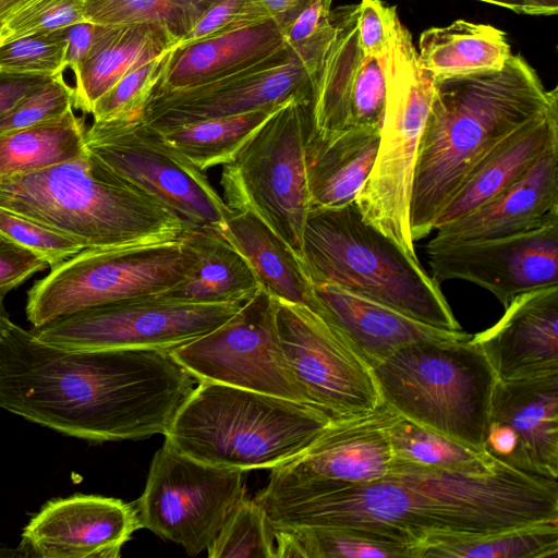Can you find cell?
I'll use <instances>...</instances> for the list:
<instances>
[{"label": "cell", "mask_w": 558, "mask_h": 558, "mask_svg": "<svg viewBox=\"0 0 558 558\" xmlns=\"http://www.w3.org/2000/svg\"><path fill=\"white\" fill-rule=\"evenodd\" d=\"M196 381L167 350L48 344L0 304V408L33 423L93 442L165 435Z\"/></svg>", "instance_id": "6da1fadb"}, {"label": "cell", "mask_w": 558, "mask_h": 558, "mask_svg": "<svg viewBox=\"0 0 558 558\" xmlns=\"http://www.w3.org/2000/svg\"><path fill=\"white\" fill-rule=\"evenodd\" d=\"M288 525L348 529L409 550L432 536L480 535L558 521V483L499 461L489 474L395 461L377 481L310 488L286 502Z\"/></svg>", "instance_id": "7a4b0ae2"}, {"label": "cell", "mask_w": 558, "mask_h": 558, "mask_svg": "<svg viewBox=\"0 0 558 558\" xmlns=\"http://www.w3.org/2000/svg\"><path fill=\"white\" fill-rule=\"evenodd\" d=\"M558 99L511 54L500 70L435 80L410 204L413 241L427 236L466 175L504 137Z\"/></svg>", "instance_id": "3957f363"}, {"label": "cell", "mask_w": 558, "mask_h": 558, "mask_svg": "<svg viewBox=\"0 0 558 558\" xmlns=\"http://www.w3.org/2000/svg\"><path fill=\"white\" fill-rule=\"evenodd\" d=\"M0 207L66 235L84 248L180 239L181 221L89 150L38 171L0 177Z\"/></svg>", "instance_id": "277c9868"}, {"label": "cell", "mask_w": 558, "mask_h": 558, "mask_svg": "<svg viewBox=\"0 0 558 558\" xmlns=\"http://www.w3.org/2000/svg\"><path fill=\"white\" fill-rule=\"evenodd\" d=\"M331 421L305 403L198 381L163 436L166 444L196 461L246 472L294 459Z\"/></svg>", "instance_id": "5b68a950"}, {"label": "cell", "mask_w": 558, "mask_h": 558, "mask_svg": "<svg viewBox=\"0 0 558 558\" xmlns=\"http://www.w3.org/2000/svg\"><path fill=\"white\" fill-rule=\"evenodd\" d=\"M301 259L313 284H335L422 323L461 330L439 283L418 258L368 223L355 202L310 208Z\"/></svg>", "instance_id": "8992f818"}, {"label": "cell", "mask_w": 558, "mask_h": 558, "mask_svg": "<svg viewBox=\"0 0 558 558\" xmlns=\"http://www.w3.org/2000/svg\"><path fill=\"white\" fill-rule=\"evenodd\" d=\"M372 371L383 402L396 413L484 450L497 377L471 338L409 343Z\"/></svg>", "instance_id": "52a82bcc"}, {"label": "cell", "mask_w": 558, "mask_h": 558, "mask_svg": "<svg viewBox=\"0 0 558 558\" xmlns=\"http://www.w3.org/2000/svg\"><path fill=\"white\" fill-rule=\"evenodd\" d=\"M386 83L377 156L355 203L368 223L417 258L411 233L410 204L417 149L435 78L422 66L412 36L399 17L391 28Z\"/></svg>", "instance_id": "ba28073f"}, {"label": "cell", "mask_w": 558, "mask_h": 558, "mask_svg": "<svg viewBox=\"0 0 558 558\" xmlns=\"http://www.w3.org/2000/svg\"><path fill=\"white\" fill-rule=\"evenodd\" d=\"M312 129L311 98L286 101L223 166L220 179L226 205L257 216L300 258L310 210L305 154Z\"/></svg>", "instance_id": "9c48e42d"}, {"label": "cell", "mask_w": 558, "mask_h": 558, "mask_svg": "<svg viewBox=\"0 0 558 558\" xmlns=\"http://www.w3.org/2000/svg\"><path fill=\"white\" fill-rule=\"evenodd\" d=\"M181 240L84 248L51 268L27 292L33 328L108 303L169 290L182 280Z\"/></svg>", "instance_id": "30bf717a"}, {"label": "cell", "mask_w": 558, "mask_h": 558, "mask_svg": "<svg viewBox=\"0 0 558 558\" xmlns=\"http://www.w3.org/2000/svg\"><path fill=\"white\" fill-rule=\"evenodd\" d=\"M86 142L105 167L167 208L184 230L223 228L231 209L205 171L140 118L93 122L86 129Z\"/></svg>", "instance_id": "8fae6325"}, {"label": "cell", "mask_w": 558, "mask_h": 558, "mask_svg": "<svg viewBox=\"0 0 558 558\" xmlns=\"http://www.w3.org/2000/svg\"><path fill=\"white\" fill-rule=\"evenodd\" d=\"M244 302L192 303L163 293L84 310L32 328L39 340L69 350L172 351L214 330Z\"/></svg>", "instance_id": "7c38bea8"}, {"label": "cell", "mask_w": 558, "mask_h": 558, "mask_svg": "<svg viewBox=\"0 0 558 558\" xmlns=\"http://www.w3.org/2000/svg\"><path fill=\"white\" fill-rule=\"evenodd\" d=\"M245 498L244 472L202 463L163 442L134 507L142 527L196 556Z\"/></svg>", "instance_id": "4fadbf2b"}, {"label": "cell", "mask_w": 558, "mask_h": 558, "mask_svg": "<svg viewBox=\"0 0 558 558\" xmlns=\"http://www.w3.org/2000/svg\"><path fill=\"white\" fill-rule=\"evenodd\" d=\"M277 307L278 301L259 287L227 322L170 352L197 381L225 384L311 405L283 350Z\"/></svg>", "instance_id": "5bb4252c"}, {"label": "cell", "mask_w": 558, "mask_h": 558, "mask_svg": "<svg viewBox=\"0 0 558 558\" xmlns=\"http://www.w3.org/2000/svg\"><path fill=\"white\" fill-rule=\"evenodd\" d=\"M277 325L288 362L313 408L338 420L384 403L372 367L320 315L278 301Z\"/></svg>", "instance_id": "9a60e30c"}, {"label": "cell", "mask_w": 558, "mask_h": 558, "mask_svg": "<svg viewBox=\"0 0 558 558\" xmlns=\"http://www.w3.org/2000/svg\"><path fill=\"white\" fill-rule=\"evenodd\" d=\"M318 62L284 45L215 80L153 90L140 119L155 130H165L275 107L292 98H311V77Z\"/></svg>", "instance_id": "2e32d148"}, {"label": "cell", "mask_w": 558, "mask_h": 558, "mask_svg": "<svg viewBox=\"0 0 558 558\" xmlns=\"http://www.w3.org/2000/svg\"><path fill=\"white\" fill-rule=\"evenodd\" d=\"M357 4L331 9V37L311 77L314 133L350 126H381L386 106V59L363 52ZM389 48V47H388Z\"/></svg>", "instance_id": "e0dca14e"}, {"label": "cell", "mask_w": 558, "mask_h": 558, "mask_svg": "<svg viewBox=\"0 0 558 558\" xmlns=\"http://www.w3.org/2000/svg\"><path fill=\"white\" fill-rule=\"evenodd\" d=\"M432 277L470 281L506 307L515 296L558 286V220L513 235L426 244Z\"/></svg>", "instance_id": "ac0fdd59"}, {"label": "cell", "mask_w": 558, "mask_h": 558, "mask_svg": "<svg viewBox=\"0 0 558 558\" xmlns=\"http://www.w3.org/2000/svg\"><path fill=\"white\" fill-rule=\"evenodd\" d=\"M483 449L522 472L558 478V373L497 379Z\"/></svg>", "instance_id": "d6986e66"}, {"label": "cell", "mask_w": 558, "mask_h": 558, "mask_svg": "<svg viewBox=\"0 0 558 558\" xmlns=\"http://www.w3.org/2000/svg\"><path fill=\"white\" fill-rule=\"evenodd\" d=\"M391 409L331 421L298 457L271 469L268 486L362 484L387 476L395 458L387 426Z\"/></svg>", "instance_id": "ffe728a7"}, {"label": "cell", "mask_w": 558, "mask_h": 558, "mask_svg": "<svg viewBox=\"0 0 558 558\" xmlns=\"http://www.w3.org/2000/svg\"><path fill=\"white\" fill-rule=\"evenodd\" d=\"M142 529L133 504L76 494L46 502L22 532L24 557L118 558Z\"/></svg>", "instance_id": "44dd1931"}, {"label": "cell", "mask_w": 558, "mask_h": 558, "mask_svg": "<svg viewBox=\"0 0 558 558\" xmlns=\"http://www.w3.org/2000/svg\"><path fill=\"white\" fill-rule=\"evenodd\" d=\"M498 380L558 373V286L515 296L490 328L472 335Z\"/></svg>", "instance_id": "7402d4cb"}, {"label": "cell", "mask_w": 558, "mask_h": 558, "mask_svg": "<svg viewBox=\"0 0 558 558\" xmlns=\"http://www.w3.org/2000/svg\"><path fill=\"white\" fill-rule=\"evenodd\" d=\"M558 220V137L506 191L452 222L437 227L429 244L513 235Z\"/></svg>", "instance_id": "603a6c76"}, {"label": "cell", "mask_w": 558, "mask_h": 558, "mask_svg": "<svg viewBox=\"0 0 558 558\" xmlns=\"http://www.w3.org/2000/svg\"><path fill=\"white\" fill-rule=\"evenodd\" d=\"M313 291L311 310L330 323L371 367L409 343L472 336L422 323L335 284L316 283Z\"/></svg>", "instance_id": "cb8c5ba5"}, {"label": "cell", "mask_w": 558, "mask_h": 558, "mask_svg": "<svg viewBox=\"0 0 558 558\" xmlns=\"http://www.w3.org/2000/svg\"><path fill=\"white\" fill-rule=\"evenodd\" d=\"M556 137L558 99L544 113L504 137L476 163L436 221L435 229L476 209L514 184Z\"/></svg>", "instance_id": "d4e9b609"}, {"label": "cell", "mask_w": 558, "mask_h": 558, "mask_svg": "<svg viewBox=\"0 0 558 558\" xmlns=\"http://www.w3.org/2000/svg\"><path fill=\"white\" fill-rule=\"evenodd\" d=\"M380 128L350 126L312 131L305 154L310 208H336L355 202L374 166Z\"/></svg>", "instance_id": "484cf974"}, {"label": "cell", "mask_w": 558, "mask_h": 558, "mask_svg": "<svg viewBox=\"0 0 558 558\" xmlns=\"http://www.w3.org/2000/svg\"><path fill=\"white\" fill-rule=\"evenodd\" d=\"M186 256L181 281L165 295L192 303L245 302L259 283L244 257L213 228L186 229L180 236Z\"/></svg>", "instance_id": "4316f807"}, {"label": "cell", "mask_w": 558, "mask_h": 558, "mask_svg": "<svg viewBox=\"0 0 558 558\" xmlns=\"http://www.w3.org/2000/svg\"><path fill=\"white\" fill-rule=\"evenodd\" d=\"M177 44L156 25H99L92 48L73 71V108L92 113L95 104L123 76Z\"/></svg>", "instance_id": "83f0119b"}, {"label": "cell", "mask_w": 558, "mask_h": 558, "mask_svg": "<svg viewBox=\"0 0 558 558\" xmlns=\"http://www.w3.org/2000/svg\"><path fill=\"white\" fill-rule=\"evenodd\" d=\"M282 46L281 31L272 20L175 46L153 90L179 89L215 80Z\"/></svg>", "instance_id": "f1b7e54d"}, {"label": "cell", "mask_w": 558, "mask_h": 558, "mask_svg": "<svg viewBox=\"0 0 558 558\" xmlns=\"http://www.w3.org/2000/svg\"><path fill=\"white\" fill-rule=\"evenodd\" d=\"M221 233L247 262L259 287L278 301L312 306L313 283L301 258L262 219L231 209Z\"/></svg>", "instance_id": "f546056e"}, {"label": "cell", "mask_w": 558, "mask_h": 558, "mask_svg": "<svg viewBox=\"0 0 558 558\" xmlns=\"http://www.w3.org/2000/svg\"><path fill=\"white\" fill-rule=\"evenodd\" d=\"M418 46V60L435 80L500 70L512 54L502 31L464 20L424 31Z\"/></svg>", "instance_id": "4dcf8cb0"}, {"label": "cell", "mask_w": 558, "mask_h": 558, "mask_svg": "<svg viewBox=\"0 0 558 558\" xmlns=\"http://www.w3.org/2000/svg\"><path fill=\"white\" fill-rule=\"evenodd\" d=\"M87 151L84 121L70 109L60 118L0 135V177L38 171Z\"/></svg>", "instance_id": "1f68e13d"}, {"label": "cell", "mask_w": 558, "mask_h": 558, "mask_svg": "<svg viewBox=\"0 0 558 558\" xmlns=\"http://www.w3.org/2000/svg\"><path fill=\"white\" fill-rule=\"evenodd\" d=\"M387 432L395 461L424 469L474 475L493 473L499 464L485 450L475 449L417 424L393 410Z\"/></svg>", "instance_id": "d6a6232c"}, {"label": "cell", "mask_w": 558, "mask_h": 558, "mask_svg": "<svg viewBox=\"0 0 558 558\" xmlns=\"http://www.w3.org/2000/svg\"><path fill=\"white\" fill-rule=\"evenodd\" d=\"M411 557L557 558L558 521L480 535L432 536L415 545Z\"/></svg>", "instance_id": "836d02e7"}, {"label": "cell", "mask_w": 558, "mask_h": 558, "mask_svg": "<svg viewBox=\"0 0 558 558\" xmlns=\"http://www.w3.org/2000/svg\"><path fill=\"white\" fill-rule=\"evenodd\" d=\"M283 104L156 131L168 145L198 169L206 171L229 163L256 130Z\"/></svg>", "instance_id": "e575fe53"}, {"label": "cell", "mask_w": 558, "mask_h": 558, "mask_svg": "<svg viewBox=\"0 0 558 558\" xmlns=\"http://www.w3.org/2000/svg\"><path fill=\"white\" fill-rule=\"evenodd\" d=\"M219 0H84L85 20L102 26L150 24L178 41Z\"/></svg>", "instance_id": "d590c367"}, {"label": "cell", "mask_w": 558, "mask_h": 558, "mask_svg": "<svg viewBox=\"0 0 558 558\" xmlns=\"http://www.w3.org/2000/svg\"><path fill=\"white\" fill-rule=\"evenodd\" d=\"M206 550L209 558H276L274 529L263 507L245 498Z\"/></svg>", "instance_id": "8d00e7d4"}, {"label": "cell", "mask_w": 558, "mask_h": 558, "mask_svg": "<svg viewBox=\"0 0 558 558\" xmlns=\"http://www.w3.org/2000/svg\"><path fill=\"white\" fill-rule=\"evenodd\" d=\"M291 529L303 558H401L410 557L404 547L373 539L340 527L299 526Z\"/></svg>", "instance_id": "74e56055"}, {"label": "cell", "mask_w": 558, "mask_h": 558, "mask_svg": "<svg viewBox=\"0 0 558 558\" xmlns=\"http://www.w3.org/2000/svg\"><path fill=\"white\" fill-rule=\"evenodd\" d=\"M173 49V48H172ZM168 50L117 82L94 106V122L140 118L167 63Z\"/></svg>", "instance_id": "f35d334b"}, {"label": "cell", "mask_w": 558, "mask_h": 558, "mask_svg": "<svg viewBox=\"0 0 558 558\" xmlns=\"http://www.w3.org/2000/svg\"><path fill=\"white\" fill-rule=\"evenodd\" d=\"M65 47L64 29L0 43V71L51 77L62 75Z\"/></svg>", "instance_id": "ab89813d"}, {"label": "cell", "mask_w": 558, "mask_h": 558, "mask_svg": "<svg viewBox=\"0 0 558 558\" xmlns=\"http://www.w3.org/2000/svg\"><path fill=\"white\" fill-rule=\"evenodd\" d=\"M85 21L84 0H32L8 16L1 43L64 29Z\"/></svg>", "instance_id": "60d3db41"}, {"label": "cell", "mask_w": 558, "mask_h": 558, "mask_svg": "<svg viewBox=\"0 0 558 558\" xmlns=\"http://www.w3.org/2000/svg\"><path fill=\"white\" fill-rule=\"evenodd\" d=\"M0 236L39 255L51 268L84 250L75 240L2 207Z\"/></svg>", "instance_id": "b9f144b4"}, {"label": "cell", "mask_w": 558, "mask_h": 558, "mask_svg": "<svg viewBox=\"0 0 558 558\" xmlns=\"http://www.w3.org/2000/svg\"><path fill=\"white\" fill-rule=\"evenodd\" d=\"M73 93L63 74L50 78L0 116V135L60 118L73 109Z\"/></svg>", "instance_id": "7bdbcfd3"}, {"label": "cell", "mask_w": 558, "mask_h": 558, "mask_svg": "<svg viewBox=\"0 0 558 558\" xmlns=\"http://www.w3.org/2000/svg\"><path fill=\"white\" fill-rule=\"evenodd\" d=\"M271 20L252 0H219L208 8L194 27L177 44L183 47L227 32Z\"/></svg>", "instance_id": "ee69618b"}, {"label": "cell", "mask_w": 558, "mask_h": 558, "mask_svg": "<svg viewBox=\"0 0 558 558\" xmlns=\"http://www.w3.org/2000/svg\"><path fill=\"white\" fill-rule=\"evenodd\" d=\"M357 5L359 40L363 52L373 57L385 56L392 24L398 16L396 7L386 5L380 0H362Z\"/></svg>", "instance_id": "f6af8a7d"}, {"label": "cell", "mask_w": 558, "mask_h": 558, "mask_svg": "<svg viewBox=\"0 0 558 558\" xmlns=\"http://www.w3.org/2000/svg\"><path fill=\"white\" fill-rule=\"evenodd\" d=\"M47 267L39 255L0 236V304L11 290Z\"/></svg>", "instance_id": "bcb514c9"}, {"label": "cell", "mask_w": 558, "mask_h": 558, "mask_svg": "<svg viewBox=\"0 0 558 558\" xmlns=\"http://www.w3.org/2000/svg\"><path fill=\"white\" fill-rule=\"evenodd\" d=\"M50 78L52 77L0 71V116L14 107L22 98L45 85Z\"/></svg>", "instance_id": "7dc6e473"}, {"label": "cell", "mask_w": 558, "mask_h": 558, "mask_svg": "<svg viewBox=\"0 0 558 558\" xmlns=\"http://www.w3.org/2000/svg\"><path fill=\"white\" fill-rule=\"evenodd\" d=\"M99 25L83 21L64 28L65 37V68L74 71L92 48L97 36Z\"/></svg>", "instance_id": "c3c4849f"}, {"label": "cell", "mask_w": 558, "mask_h": 558, "mask_svg": "<svg viewBox=\"0 0 558 558\" xmlns=\"http://www.w3.org/2000/svg\"><path fill=\"white\" fill-rule=\"evenodd\" d=\"M282 32L313 0H252Z\"/></svg>", "instance_id": "681fc988"}, {"label": "cell", "mask_w": 558, "mask_h": 558, "mask_svg": "<svg viewBox=\"0 0 558 558\" xmlns=\"http://www.w3.org/2000/svg\"><path fill=\"white\" fill-rule=\"evenodd\" d=\"M524 14L531 15H553L558 12V0H519Z\"/></svg>", "instance_id": "f907efd6"}, {"label": "cell", "mask_w": 558, "mask_h": 558, "mask_svg": "<svg viewBox=\"0 0 558 558\" xmlns=\"http://www.w3.org/2000/svg\"><path fill=\"white\" fill-rule=\"evenodd\" d=\"M32 0H0V26L4 24L8 16L21 9Z\"/></svg>", "instance_id": "816d5d0a"}, {"label": "cell", "mask_w": 558, "mask_h": 558, "mask_svg": "<svg viewBox=\"0 0 558 558\" xmlns=\"http://www.w3.org/2000/svg\"><path fill=\"white\" fill-rule=\"evenodd\" d=\"M480 1L496 4V5L509 9L511 11H514L517 13L524 14V8L519 0H480Z\"/></svg>", "instance_id": "f5cc1de1"}, {"label": "cell", "mask_w": 558, "mask_h": 558, "mask_svg": "<svg viewBox=\"0 0 558 558\" xmlns=\"http://www.w3.org/2000/svg\"><path fill=\"white\" fill-rule=\"evenodd\" d=\"M0 557H24V554L19 547L10 548L0 544Z\"/></svg>", "instance_id": "db71d44e"}, {"label": "cell", "mask_w": 558, "mask_h": 558, "mask_svg": "<svg viewBox=\"0 0 558 558\" xmlns=\"http://www.w3.org/2000/svg\"><path fill=\"white\" fill-rule=\"evenodd\" d=\"M2 26H3V25H2ZM2 26H0V31H1ZM0 43H1V36H0Z\"/></svg>", "instance_id": "11a10c76"}]
</instances>
